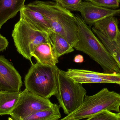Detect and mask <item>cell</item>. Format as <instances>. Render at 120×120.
<instances>
[{"label":"cell","instance_id":"9c48e42d","mask_svg":"<svg viewBox=\"0 0 120 120\" xmlns=\"http://www.w3.org/2000/svg\"><path fill=\"white\" fill-rule=\"evenodd\" d=\"M22 85L18 71L4 56H0V91L19 92Z\"/></svg>","mask_w":120,"mask_h":120},{"label":"cell","instance_id":"7a4b0ae2","mask_svg":"<svg viewBox=\"0 0 120 120\" xmlns=\"http://www.w3.org/2000/svg\"><path fill=\"white\" fill-rule=\"evenodd\" d=\"M30 4L47 19L52 31L64 37L73 48L79 40L75 15L55 1L36 0Z\"/></svg>","mask_w":120,"mask_h":120},{"label":"cell","instance_id":"ac0fdd59","mask_svg":"<svg viewBox=\"0 0 120 120\" xmlns=\"http://www.w3.org/2000/svg\"><path fill=\"white\" fill-rule=\"evenodd\" d=\"M92 30L108 50L120 69V48L115 41H110L93 27Z\"/></svg>","mask_w":120,"mask_h":120},{"label":"cell","instance_id":"7402d4cb","mask_svg":"<svg viewBox=\"0 0 120 120\" xmlns=\"http://www.w3.org/2000/svg\"><path fill=\"white\" fill-rule=\"evenodd\" d=\"M8 45V42L7 39L0 34V52L5 50Z\"/></svg>","mask_w":120,"mask_h":120},{"label":"cell","instance_id":"7c38bea8","mask_svg":"<svg viewBox=\"0 0 120 120\" xmlns=\"http://www.w3.org/2000/svg\"><path fill=\"white\" fill-rule=\"evenodd\" d=\"M26 0H0V25L15 17L25 6Z\"/></svg>","mask_w":120,"mask_h":120},{"label":"cell","instance_id":"8fae6325","mask_svg":"<svg viewBox=\"0 0 120 120\" xmlns=\"http://www.w3.org/2000/svg\"><path fill=\"white\" fill-rule=\"evenodd\" d=\"M20 17L36 30L48 34L53 32L47 19L30 3L25 5L20 11Z\"/></svg>","mask_w":120,"mask_h":120},{"label":"cell","instance_id":"83f0119b","mask_svg":"<svg viewBox=\"0 0 120 120\" xmlns=\"http://www.w3.org/2000/svg\"><path fill=\"white\" fill-rule=\"evenodd\" d=\"M119 1H120V0H119Z\"/></svg>","mask_w":120,"mask_h":120},{"label":"cell","instance_id":"52a82bcc","mask_svg":"<svg viewBox=\"0 0 120 120\" xmlns=\"http://www.w3.org/2000/svg\"><path fill=\"white\" fill-rule=\"evenodd\" d=\"M54 104L25 89L21 91L18 102L10 115L14 120H22L37 111L50 108Z\"/></svg>","mask_w":120,"mask_h":120},{"label":"cell","instance_id":"d4e9b609","mask_svg":"<svg viewBox=\"0 0 120 120\" xmlns=\"http://www.w3.org/2000/svg\"><path fill=\"white\" fill-rule=\"evenodd\" d=\"M8 120H13V118H12L11 117H9V118H8Z\"/></svg>","mask_w":120,"mask_h":120},{"label":"cell","instance_id":"e0dca14e","mask_svg":"<svg viewBox=\"0 0 120 120\" xmlns=\"http://www.w3.org/2000/svg\"><path fill=\"white\" fill-rule=\"evenodd\" d=\"M60 108L54 104L50 108L34 113L22 120H58L61 117Z\"/></svg>","mask_w":120,"mask_h":120},{"label":"cell","instance_id":"ffe728a7","mask_svg":"<svg viewBox=\"0 0 120 120\" xmlns=\"http://www.w3.org/2000/svg\"><path fill=\"white\" fill-rule=\"evenodd\" d=\"M62 7L71 11H79L83 0H54Z\"/></svg>","mask_w":120,"mask_h":120},{"label":"cell","instance_id":"9a60e30c","mask_svg":"<svg viewBox=\"0 0 120 120\" xmlns=\"http://www.w3.org/2000/svg\"><path fill=\"white\" fill-rule=\"evenodd\" d=\"M48 36L49 43L58 58L75 50L67 40L60 34L52 32L49 34Z\"/></svg>","mask_w":120,"mask_h":120},{"label":"cell","instance_id":"4fadbf2b","mask_svg":"<svg viewBox=\"0 0 120 120\" xmlns=\"http://www.w3.org/2000/svg\"><path fill=\"white\" fill-rule=\"evenodd\" d=\"M32 56L37 62L45 65L55 66L59 62L49 43H43L37 46L32 52Z\"/></svg>","mask_w":120,"mask_h":120},{"label":"cell","instance_id":"603a6c76","mask_svg":"<svg viewBox=\"0 0 120 120\" xmlns=\"http://www.w3.org/2000/svg\"><path fill=\"white\" fill-rule=\"evenodd\" d=\"M74 61L76 63H82L84 61V58L82 56L80 55H76L74 58Z\"/></svg>","mask_w":120,"mask_h":120},{"label":"cell","instance_id":"4316f807","mask_svg":"<svg viewBox=\"0 0 120 120\" xmlns=\"http://www.w3.org/2000/svg\"><path fill=\"white\" fill-rule=\"evenodd\" d=\"M1 26L0 25V29L1 28Z\"/></svg>","mask_w":120,"mask_h":120},{"label":"cell","instance_id":"d6986e66","mask_svg":"<svg viewBox=\"0 0 120 120\" xmlns=\"http://www.w3.org/2000/svg\"><path fill=\"white\" fill-rule=\"evenodd\" d=\"M86 120H120V112L114 113L108 110L103 111Z\"/></svg>","mask_w":120,"mask_h":120},{"label":"cell","instance_id":"2e32d148","mask_svg":"<svg viewBox=\"0 0 120 120\" xmlns=\"http://www.w3.org/2000/svg\"><path fill=\"white\" fill-rule=\"evenodd\" d=\"M21 92L0 91V116L10 115L18 102Z\"/></svg>","mask_w":120,"mask_h":120},{"label":"cell","instance_id":"30bf717a","mask_svg":"<svg viewBox=\"0 0 120 120\" xmlns=\"http://www.w3.org/2000/svg\"><path fill=\"white\" fill-rule=\"evenodd\" d=\"M79 11L84 22L90 27L104 18L120 14V9L113 10L103 8L88 0L82 2Z\"/></svg>","mask_w":120,"mask_h":120},{"label":"cell","instance_id":"8992f818","mask_svg":"<svg viewBox=\"0 0 120 120\" xmlns=\"http://www.w3.org/2000/svg\"><path fill=\"white\" fill-rule=\"evenodd\" d=\"M12 37L18 52L32 64L35 48L41 44L49 43L48 33L34 29L21 17L15 25Z\"/></svg>","mask_w":120,"mask_h":120},{"label":"cell","instance_id":"5b68a950","mask_svg":"<svg viewBox=\"0 0 120 120\" xmlns=\"http://www.w3.org/2000/svg\"><path fill=\"white\" fill-rule=\"evenodd\" d=\"M57 92L55 96L65 114H71L82 104L87 91L82 84L66 76L65 71L57 70Z\"/></svg>","mask_w":120,"mask_h":120},{"label":"cell","instance_id":"3957f363","mask_svg":"<svg viewBox=\"0 0 120 120\" xmlns=\"http://www.w3.org/2000/svg\"><path fill=\"white\" fill-rule=\"evenodd\" d=\"M58 68L56 65H45L37 62L32 64L25 77V89L45 98L55 96Z\"/></svg>","mask_w":120,"mask_h":120},{"label":"cell","instance_id":"6da1fadb","mask_svg":"<svg viewBox=\"0 0 120 120\" xmlns=\"http://www.w3.org/2000/svg\"><path fill=\"white\" fill-rule=\"evenodd\" d=\"M75 15L78 28L79 40L73 48L88 55L100 65L104 73H120V69L116 62L93 32L91 27L84 22L79 15Z\"/></svg>","mask_w":120,"mask_h":120},{"label":"cell","instance_id":"44dd1931","mask_svg":"<svg viewBox=\"0 0 120 120\" xmlns=\"http://www.w3.org/2000/svg\"><path fill=\"white\" fill-rule=\"evenodd\" d=\"M93 4L105 8L116 10L120 6L119 0H87Z\"/></svg>","mask_w":120,"mask_h":120},{"label":"cell","instance_id":"cb8c5ba5","mask_svg":"<svg viewBox=\"0 0 120 120\" xmlns=\"http://www.w3.org/2000/svg\"><path fill=\"white\" fill-rule=\"evenodd\" d=\"M116 42L120 48V31H118Z\"/></svg>","mask_w":120,"mask_h":120},{"label":"cell","instance_id":"ba28073f","mask_svg":"<svg viewBox=\"0 0 120 120\" xmlns=\"http://www.w3.org/2000/svg\"><path fill=\"white\" fill-rule=\"evenodd\" d=\"M65 73L66 76L81 84L108 83L120 85V73H100L74 68L68 69Z\"/></svg>","mask_w":120,"mask_h":120},{"label":"cell","instance_id":"277c9868","mask_svg":"<svg viewBox=\"0 0 120 120\" xmlns=\"http://www.w3.org/2000/svg\"><path fill=\"white\" fill-rule=\"evenodd\" d=\"M120 94L104 88L92 96L86 95L82 105L63 119L79 120L89 118L106 110L120 112Z\"/></svg>","mask_w":120,"mask_h":120},{"label":"cell","instance_id":"5bb4252c","mask_svg":"<svg viewBox=\"0 0 120 120\" xmlns=\"http://www.w3.org/2000/svg\"><path fill=\"white\" fill-rule=\"evenodd\" d=\"M119 21L115 16H110L99 20L94 27L100 31L110 41H116L118 31Z\"/></svg>","mask_w":120,"mask_h":120},{"label":"cell","instance_id":"484cf974","mask_svg":"<svg viewBox=\"0 0 120 120\" xmlns=\"http://www.w3.org/2000/svg\"><path fill=\"white\" fill-rule=\"evenodd\" d=\"M64 120V119H63H63H61V120Z\"/></svg>","mask_w":120,"mask_h":120}]
</instances>
